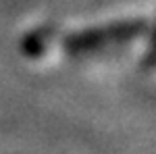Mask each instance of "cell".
Segmentation results:
<instances>
[{
  "mask_svg": "<svg viewBox=\"0 0 156 154\" xmlns=\"http://www.w3.org/2000/svg\"><path fill=\"white\" fill-rule=\"evenodd\" d=\"M144 29V21H119V23H110L104 27H98V29H87L83 34H75L67 40V48L71 52H85V50L104 46L108 42L131 40V38L140 36Z\"/></svg>",
  "mask_w": 156,
  "mask_h": 154,
  "instance_id": "cell-1",
  "label": "cell"
},
{
  "mask_svg": "<svg viewBox=\"0 0 156 154\" xmlns=\"http://www.w3.org/2000/svg\"><path fill=\"white\" fill-rule=\"evenodd\" d=\"M144 67L146 69H156V29H154V34H152V40H150V48L146 52Z\"/></svg>",
  "mask_w": 156,
  "mask_h": 154,
  "instance_id": "cell-2",
  "label": "cell"
}]
</instances>
